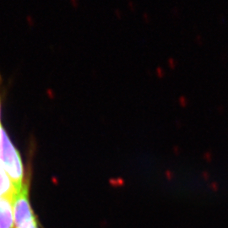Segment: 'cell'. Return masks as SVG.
Segmentation results:
<instances>
[{
  "instance_id": "cell-1",
  "label": "cell",
  "mask_w": 228,
  "mask_h": 228,
  "mask_svg": "<svg viewBox=\"0 0 228 228\" xmlns=\"http://www.w3.org/2000/svg\"><path fill=\"white\" fill-rule=\"evenodd\" d=\"M0 160L2 166L8 173L9 178L12 179L18 192H20L25 184L22 160L19 150L10 141L6 132H4V134L3 148Z\"/></svg>"
},
{
  "instance_id": "cell-2",
  "label": "cell",
  "mask_w": 228,
  "mask_h": 228,
  "mask_svg": "<svg viewBox=\"0 0 228 228\" xmlns=\"http://www.w3.org/2000/svg\"><path fill=\"white\" fill-rule=\"evenodd\" d=\"M14 220L15 228H35L37 226L36 219L30 204L29 189L26 183L15 197Z\"/></svg>"
},
{
  "instance_id": "cell-3",
  "label": "cell",
  "mask_w": 228,
  "mask_h": 228,
  "mask_svg": "<svg viewBox=\"0 0 228 228\" xmlns=\"http://www.w3.org/2000/svg\"><path fill=\"white\" fill-rule=\"evenodd\" d=\"M15 198H0V228H15L14 220Z\"/></svg>"
},
{
  "instance_id": "cell-4",
  "label": "cell",
  "mask_w": 228,
  "mask_h": 228,
  "mask_svg": "<svg viewBox=\"0 0 228 228\" xmlns=\"http://www.w3.org/2000/svg\"><path fill=\"white\" fill-rule=\"evenodd\" d=\"M18 193L19 192L15 183H13L12 179L9 178L8 173L2 166L1 160H0V198H15Z\"/></svg>"
},
{
  "instance_id": "cell-5",
  "label": "cell",
  "mask_w": 228,
  "mask_h": 228,
  "mask_svg": "<svg viewBox=\"0 0 228 228\" xmlns=\"http://www.w3.org/2000/svg\"><path fill=\"white\" fill-rule=\"evenodd\" d=\"M4 129L2 127L1 123H0V156H1L2 153V148H3V139H4Z\"/></svg>"
},
{
  "instance_id": "cell-6",
  "label": "cell",
  "mask_w": 228,
  "mask_h": 228,
  "mask_svg": "<svg viewBox=\"0 0 228 228\" xmlns=\"http://www.w3.org/2000/svg\"><path fill=\"white\" fill-rule=\"evenodd\" d=\"M0 111H1V106H0Z\"/></svg>"
}]
</instances>
